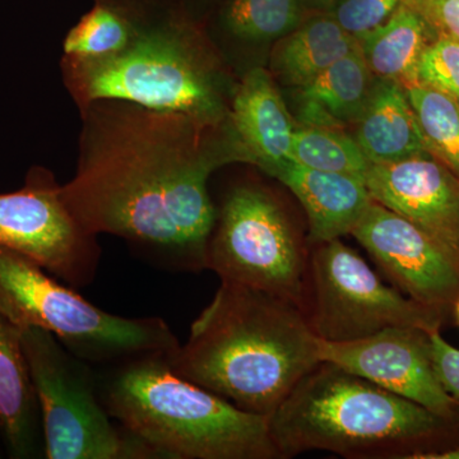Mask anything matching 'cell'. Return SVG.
Returning <instances> with one entry per match:
<instances>
[{
  "instance_id": "6da1fadb",
  "label": "cell",
  "mask_w": 459,
  "mask_h": 459,
  "mask_svg": "<svg viewBox=\"0 0 459 459\" xmlns=\"http://www.w3.org/2000/svg\"><path fill=\"white\" fill-rule=\"evenodd\" d=\"M80 113L77 169L62 186L75 217L165 270L207 271L217 216L208 180L221 166L247 162L230 119L122 100H98Z\"/></svg>"
},
{
  "instance_id": "7a4b0ae2",
  "label": "cell",
  "mask_w": 459,
  "mask_h": 459,
  "mask_svg": "<svg viewBox=\"0 0 459 459\" xmlns=\"http://www.w3.org/2000/svg\"><path fill=\"white\" fill-rule=\"evenodd\" d=\"M168 359L180 377L268 416L320 364L319 338L298 305L221 281L186 342Z\"/></svg>"
},
{
  "instance_id": "3957f363",
  "label": "cell",
  "mask_w": 459,
  "mask_h": 459,
  "mask_svg": "<svg viewBox=\"0 0 459 459\" xmlns=\"http://www.w3.org/2000/svg\"><path fill=\"white\" fill-rule=\"evenodd\" d=\"M280 459L325 451L352 459H431L459 446V421L320 362L268 415Z\"/></svg>"
},
{
  "instance_id": "277c9868",
  "label": "cell",
  "mask_w": 459,
  "mask_h": 459,
  "mask_svg": "<svg viewBox=\"0 0 459 459\" xmlns=\"http://www.w3.org/2000/svg\"><path fill=\"white\" fill-rule=\"evenodd\" d=\"M131 29L117 53L96 59L63 56V81L77 108L122 100L225 123V78L204 32L174 0H126Z\"/></svg>"
},
{
  "instance_id": "5b68a950",
  "label": "cell",
  "mask_w": 459,
  "mask_h": 459,
  "mask_svg": "<svg viewBox=\"0 0 459 459\" xmlns=\"http://www.w3.org/2000/svg\"><path fill=\"white\" fill-rule=\"evenodd\" d=\"M98 383L108 415L160 459H280L268 416L180 377L168 355L104 367Z\"/></svg>"
},
{
  "instance_id": "8992f818",
  "label": "cell",
  "mask_w": 459,
  "mask_h": 459,
  "mask_svg": "<svg viewBox=\"0 0 459 459\" xmlns=\"http://www.w3.org/2000/svg\"><path fill=\"white\" fill-rule=\"evenodd\" d=\"M0 313L18 328L50 332L77 358L110 367L180 346L164 319L105 312L26 256L0 247Z\"/></svg>"
},
{
  "instance_id": "52a82bcc",
  "label": "cell",
  "mask_w": 459,
  "mask_h": 459,
  "mask_svg": "<svg viewBox=\"0 0 459 459\" xmlns=\"http://www.w3.org/2000/svg\"><path fill=\"white\" fill-rule=\"evenodd\" d=\"M20 329L40 404L45 458L160 459L108 415L93 365L69 352L45 329Z\"/></svg>"
},
{
  "instance_id": "ba28073f",
  "label": "cell",
  "mask_w": 459,
  "mask_h": 459,
  "mask_svg": "<svg viewBox=\"0 0 459 459\" xmlns=\"http://www.w3.org/2000/svg\"><path fill=\"white\" fill-rule=\"evenodd\" d=\"M309 247L277 195L247 181L232 186L217 208L208 270L221 281L270 292L303 310Z\"/></svg>"
},
{
  "instance_id": "9c48e42d",
  "label": "cell",
  "mask_w": 459,
  "mask_h": 459,
  "mask_svg": "<svg viewBox=\"0 0 459 459\" xmlns=\"http://www.w3.org/2000/svg\"><path fill=\"white\" fill-rule=\"evenodd\" d=\"M303 313L316 336L329 342L360 340L392 327L442 332L452 316L386 285L341 238L309 247Z\"/></svg>"
},
{
  "instance_id": "30bf717a",
  "label": "cell",
  "mask_w": 459,
  "mask_h": 459,
  "mask_svg": "<svg viewBox=\"0 0 459 459\" xmlns=\"http://www.w3.org/2000/svg\"><path fill=\"white\" fill-rule=\"evenodd\" d=\"M0 247L40 265L80 289L95 279L101 247L66 204L53 172L35 166L25 186L0 195Z\"/></svg>"
},
{
  "instance_id": "8fae6325",
  "label": "cell",
  "mask_w": 459,
  "mask_h": 459,
  "mask_svg": "<svg viewBox=\"0 0 459 459\" xmlns=\"http://www.w3.org/2000/svg\"><path fill=\"white\" fill-rule=\"evenodd\" d=\"M351 235L398 291L452 314L459 298V259L439 241L374 199Z\"/></svg>"
},
{
  "instance_id": "7c38bea8",
  "label": "cell",
  "mask_w": 459,
  "mask_h": 459,
  "mask_svg": "<svg viewBox=\"0 0 459 459\" xmlns=\"http://www.w3.org/2000/svg\"><path fill=\"white\" fill-rule=\"evenodd\" d=\"M320 362L370 380L443 418L459 421V401L444 389L433 367L430 333L413 327L383 329L346 342L319 338Z\"/></svg>"
},
{
  "instance_id": "4fadbf2b",
  "label": "cell",
  "mask_w": 459,
  "mask_h": 459,
  "mask_svg": "<svg viewBox=\"0 0 459 459\" xmlns=\"http://www.w3.org/2000/svg\"><path fill=\"white\" fill-rule=\"evenodd\" d=\"M371 198L415 223L459 259V180L430 153L371 164Z\"/></svg>"
},
{
  "instance_id": "5bb4252c",
  "label": "cell",
  "mask_w": 459,
  "mask_h": 459,
  "mask_svg": "<svg viewBox=\"0 0 459 459\" xmlns=\"http://www.w3.org/2000/svg\"><path fill=\"white\" fill-rule=\"evenodd\" d=\"M230 124L247 164L270 172L289 161L296 123L270 72L247 69L235 86Z\"/></svg>"
},
{
  "instance_id": "9a60e30c",
  "label": "cell",
  "mask_w": 459,
  "mask_h": 459,
  "mask_svg": "<svg viewBox=\"0 0 459 459\" xmlns=\"http://www.w3.org/2000/svg\"><path fill=\"white\" fill-rule=\"evenodd\" d=\"M268 175L303 205L309 246L351 235L373 202L365 181L351 175L314 170L290 160Z\"/></svg>"
},
{
  "instance_id": "2e32d148",
  "label": "cell",
  "mask_w": 459,
  "mask_h": 459,
  "mask_svg": "<svg viewBox=\"0 0 459 459\" xmlns=\"http://www.w3.org/2000/svg\"><path fill=\"white\" fill-rule=\"evenodd\" d=\"M0 435L9 457L45 458L40 404L21 329L0 313Z\"/></svg>"
},
{
  "instance_id": "e0dca14e",
  "label": "cell",
  "mask_w": 459,
  "mask_h": 459,
  "mask_svg": "<svg viewBox=\"0 0 459 459\" xmlns=\"http://www.w3.org/2000/svg\"><path fill=\"white\" fill-rule=\"evenodd\" d=\"M376 80L356 48L313 80L291 89L298 124L341 131L355 126L367 108Z\"/></svg>"
},
{
  "instance_id": "ac0fdd59",
  "label": "cell",
  "mask_w": 459,
  "mask_h": 459,
  "mask_svg": "<svg viewBox=\"0 0 459 459\" xmlns=\"http://www.w3.org/2000/svg\"><path fill=\"white\" fill-rule=\"evenodd\" d=\"M353 138L370 164H389L429 153L406 89L377 78Z\"/></svg>"
},
{
  "instance_id": "d6986e66",
  "label": "cell",
  "mask_w": 459,
  "mask_h": 459,
  "mask_svg": "<svg viewBox=\"0 0 459 459\" xmlns=\"http://www.w3.org/2000/svg\"><path fill=\"white\" fill-rule=\"evenodd\" d=\"M437 38L424 17L402 3L382 25L356 39L374 77L407 87L418 82L420 60Z\"/></svg>"
},
{
  "instance_id": "ffe728a7",
  "label": "cell",
  "mask_w": 459,
  "mask_h": 459,
  "mask_svg": "<svg viewBox=\"0 0 459 459\" xmlns=\"http://www.w3.org/2000/svg\"><path fill=\"white\" fill-rule=\"evenodd\" d=\"M358 47V39L331 14H316L277 40L271 53V71L281 82L295 89Z\"/></svg>"
},
{
  "instance_id": "44dd1931",
  "label": "cell",
  "mask_w": 459,
  "mask_h": 459,
  "mask_svg": "<svg viewBox=\"0 0 459 459\" xmlns=\"http://www.w3.org/2000/svg\"><path fill=\"white\" fill-rule=\"evenodd\" d=\"M307 12L301 0H226L220 25L234 40L259 45L294 31Z\"/></svg>"
},
{
  "instance_id": "7402d4cb",
  "label": "cell",
  "mask_w": 459,
  "mask_h": 459,
  "mask_svg": "<svg viewBox=\"0 0 459 459\" xmlns=\"http://www.w3.org/2000/svg\"><path fill=\"white\" fill-rule=\"evenodd\" d=\"M290 161L314 170L351 175L365 181L370 168L355 138L341 129L298 124Z\"/></svg>"
},
{
  "instance_id": "603a6c76",
  "label": "cell",
  "mask_w": 459,
  "mask_h": 459,
  "mask_svg": "<svg viewBox=\"0 0 459 459\" xmlns=\"http://www.w3.org/2000/svg\"><path fill=\"white\" fill-rule=\"evenodd\" d=\"M404 89L418 117L428 152L459 180V102L419 83Z\"/></svg>"
},
{
  "instance_id": "cb8c5ba5",
  "label": "cell",
  "mask_w": 459,
  "mask_h": 459,
  "mask_svg": "<svg viewBox=\"0 0 459 459\" xmlns=\"http://www.w3.org/2000/svg\"><path fill=\"white\" fill-rule=\"evenodd\" d=\"M131 29L126 0H93V7L66 33L63 56L96 59L117 53Z\"/></svg>"
},
{
  "instance_id": "d4e9b609",
  "label": "cell",
  "mask_w": 459,
  "mask_h": 459,
  "mask_svg": "<svg viewBox=\"0 0 459 459\" xmlns=\"http://www.w3.org/2000/svg\"><path fill=\"white\" fill-rule=\"evenodd\" d=\"M459 102V41L437 36L422 54L418 82Z\"/></svg>"
},
{
  "instance_id": "484cf974",
  "label": "cell",
  "mask_w": 459,
  "mask_h": 459,
  "mask_svg": "<svg viewBox=\"0 0 459 459\" xmlns=\"http://www.w3.org/2000/svg\"><path fill=\"white\" fill-rule=\"evenodd\" d=\"M402 3L403 0H340L328 13L347 32L359 38L382 25Z\"/></svg>"
},
{
  "instance_id": "4316f807",
  "label": "cell",
  "mask_w": 459,
  "mask_h": 459,
  "mask_svg": "<svg viewBox=\"0 0 459 459\" xmlns=\"http://www.w3.org/2000/svg\"><path fill=\"white\" fill-rule=\"evenodd\" d=\"M433 27L437 36L459 41V0H403Z\"/></svg>"
},
{
  "instance_id": "83f0119b",
  "label": "cell",
  "mask_w": 459,
  "mask_h": 459,
  "mask_svg": "<svg viewBox=\"0 0 459 459\" xmlns=\"http://www.w3.org/2000/svg\"><path fill=\"white\" fill-rule=\"evenodd\" d=\"M430 355L435 373L449 394L459 401V349L440 332L430 333Z\"/></svg>"
},
{
  "instance_id": "f1b7e54d",
  "label": "cell",
  "mask_w": 459,
  "mask_h": 459,
  "mask_svg": "<svg viewBox=\"0 0 459 459\" xmlns=\"http://www.w3.org/2000/svg\"><path fill=\"white\" fill-rule=\"evenodd\" d=\"M340 0H301L307 12L328 13Z\"/></svg>"
},
{
  "instance_id": "f546056e",
  "label": "cell",
  "mask_w": 459,
  "mask_h": 459,
  "mask_svg": "<svg viewBox=\"0 0 459 459\" xmlns=\"http://www.w3.org/2000/svg\"><path fill=\"white\" fill-rule=\"evenodd\" d=\"M431 459H459V446L442 453H437Z\"/></svg>"
},
{
  "instance_id": "4dcf8cb0",
  "label": "cell",
  "mask_w": 459,
  "mask_h": 459,
  "mask_svg": "<svg viewBox=\"0 0 459 459\" xmlns=\"http://www.w3.org/2000/svg\"><path fill=\"white\" fill-rule=\"evenodd\" d=\"M453 316H455V322H457L459 327V298L455 300V305H453L452 309Z\"/></svg>"
}]
</instances>
